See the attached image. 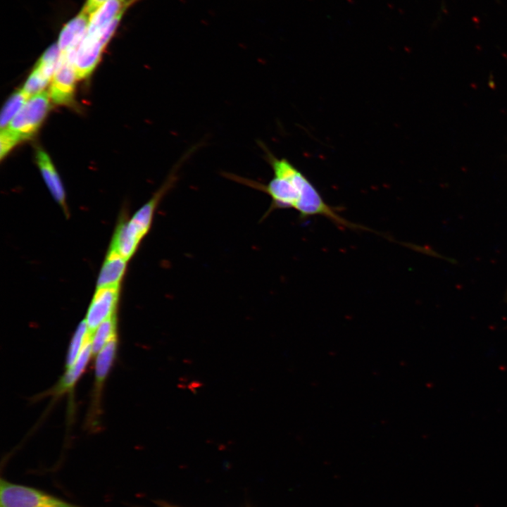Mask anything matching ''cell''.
<instances>
[{"mask_svg":"<svg viewBox=\"0 0 507 507\" xmlns=\"http://www.w3.org/2000/svg\"><path fill=\"white\" fill-rule=\"evenodd\" d=\"M50 82L42 73H40L35 68L27 77L22 89L29 96L31 97L43 92L44 87Z\"/></svg>","mask_w":507,"mask_h":507,"instance_id":"9a60e30c","label":"cell"},{"mask_svg":"<svg viewBox=\"0 0 507 507\" xmlns=\"http://www.w3.org/2000/svg\"><path fill=\"white\" fill-rule=\"evenodd\" d=\"M90 336L87 325L84 320L77 327L68 347L65 363L66 368L72 366L76 361Z\"/></svg>","mask_w":507,"mask_h":507,"instance_id":"5bb4252c","label":"cell"},{"mask_svg":"<svg viewBox=\"0 0 507 507\" xmlns=\"http://www.w3.org/2000/svg\"><path fill=\"white\" fill-rule=\"evenodd\" d=\"M49 97L46 91L30 97L5 129L15 134L20 142L32 137L50 109Z\"/></svg>","mask_w":507,"mask_h":507,"instance_id":"277c9868","label":"cell"},{"mask_svg":"<svg viewBox=\"0 0 507 507\" xmlns=\"http://www.w3.org/2000/svg\"><path fill=\"white\" fill-rule=\"evenodd\" d=\"M0 507H80L42 490L1 478Z\"/></svg>","mask_w":507,"mask_h":507,"instance_id":"3957f363","label":"cell"},{"mask_svg":"<svg viewBox=\"0 0 507 507\" xmlns=\"http://www.w3.org/2000/svg\"><path fill=\"white\" fill-rule=\"evenodd\" d=\"M119 287L96 289L84 319L90 334L101 323L116 314Z\"/></svg>","mask_w":507,"mask_h":507,"instance_id":"8992f818","label":"cell"},{"mask_svg":"<svg viewBox=\"0 0 507 507\" xmlns=\"http://www.w3.org/2000/svg\"><path fill=\"white\" fill-rule=\"evenodd\" d=\"M125 12L106 27L86 32L80 41L74 58L77 80L87 78L100 61L102 53L114 35Z\"/></svg>","mask_w":507,"mask_h":507,"instance_id":"7a4b0ae2","label":"cell"},{"mask_svg":"<svg viewBox=\"0 0 507 507\" xmlns=\"http://www.w3.org/2000/svg\"><path fill=\"white\" fill-rule=\"evenodd\" d=\"M108 0H87L82 11L89 17Z\"/></svg>","mask_w":507,"mask_h":507,"instance_id":"e0dca14e","label":"cell"},{"mask_svg":"<svg viewBox=\"0 0 507 507\" xmlns=\"http://www.w3.org/2000/svg\"><path fill=\"white\" fill-rule=\"evenodd\" d=\"M122 1H126V0H122Z\"/></svg>","mask_w":507,"mask_h":507,"instance_id":"ac0fdd59","label":"cell"},{"mask_svg":"<svg viewBox=\"0 0 507 507\" xmlns=\"http://www.w3.org/2000/svg\"><path fill=\"white\" fill-rule=\"evenodd\" d=\"M36 162L53 197L67 215L65 190L59 175L49 155L42 149L36 151Z\"/></svg>","mask_w":507,"mask_h":507,"instance_id":"ba28073f","label":"cell"},{"mask_svg":"<svg viewBox=\"0 0 507 507\" xmlns=\"http://www.w3.org/2000/svg\"><path fill=\"white\" fill-rule=\"evenodd\" d=\"M89 20V16L80 11L63 26L56 43L60 54H75L77 48L86 32Z\"/></svg>","mask_w":507,"mask_h":507,"instance_id":"52a82bcc","label":"cell"},{"mask_svg":"<svg viewBox=\"0 0 507 507\" xmlns=\"http://www.w3.org/2000/svg\"><path fill=\"white\" fill-rule=\"evenodd\" d=\"M264 152V158L271 167L273 176L266 184L225 173L230 180L265 193L270 197V206L265 216L277 209H294L301 220L313 216L327 218L342 228H351L353 223L341 216L324 200L319 191L291 162L284 158H277L268 147L259 142Z\"/></svg>","mask_w":507,"mask_h":507,"instance_id":"6da1fadb","label":"cell"},{"mask_svg":"<svg viewBox=\"0 0 507 507\" xmlns=\"http://www.w3.org/2000/svg\"><path fill=\"white\" fill-rule=\"evenodd\" d=\"M127 261L119 254L108 251L97 279L96 289L120 286Z\"/></svg>","mask_w":507,"mask_h":507,"instance_id":"30bf717a","label":"cell"},{"mask_svg":"<svg viewBox=\"0 0 507 507\" xmlns=\"http://www.w3.org/2000/svg\"><path fill=\"white\" fill-rule=\"evenodd\" d=\"M117 337L116 314L101 323L91 334L92 356H95L112 339Z\"/></svg>","mask_w":507,"mask_h":507,"instance_id":"7c38bea8","label":"cell"},{"mask_svg":"<svg viewBox=\"0 0 507 507\" xmlns=\"http://www.w3.org/2000/svg\"><path fill=\"white\" fill-rule=\"evenodd\" d=\"M73 61L60 54L57 66L51 80L50 97L58 105L73 104L77 80Z\"/></svg>","mask_w":507,"mask_h":507,"instance_id":"5b68a950","label":"cell"},{"mask_svg":"<svg viewBox=\"0 0 507 507\" xmlns=\"http://www.w3.org/2000/svg\"><path fill=\"white\" fill-rule=\"evenodd\" d=\"M30 97L21 89L15 92L6 101L0 116L1 130L6 128Z\"/></svg>","mask_w":507,"mask_h":507,"instance_id":"4fadbf2b","label":"cell"},{"mask_svg":"<svg viewBox=\"0 0 507 507\" xmlns=\"http://www.w3.org/2000/svg\"><path fill=\"white\" fill-rule=\"evenodd\" d=\"M91 356H92V351L89 337L76 361L72 366L66 368V372L51 390V394L54 396H60L72 390L85 370Z\"/></svg>","mask_w":507,"mask_h":507,"instance_id":"9c48e42d","label":"cell"},{"mask_svg":"<svg viewBox=\"0 0 507 507\" xmlns=\"http://www.w3.org/2000/svg\"><path fill=\"white\" fill-rule=\"evenodd\" d=\"M117 349L118 338L116 337L108 342L96 354L94 377L96 394L101 392V389L115 361Z\"/></svg>","mask_w":507,"mask_h":507,"instance_id":"8fae6325","label":"cell"},{"mask_svg":"<svg viewBox=\"0 0 507 507\" xmlns=\"http://www.w3.org/2000/svg\"><path fill=\"white\" fill-rule=\"evenodd\" d=\"M20 140L7 129L0 134V158L3 159Z\"/></svg>","mask_w":507,"mask_h":507,"instance_id":"2e32d148","label":"cell"}]
</instances>
